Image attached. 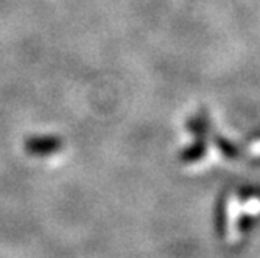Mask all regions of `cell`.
I'll return each mask as SVG.
<instances>
[{"mask_svg": "<svg viewBox=\"0 0 260 258\" xmlns=\"http://www.w3.org/2000/svg\"><path fill=\"white\" fill-rule=\"evenodd\" d=\"M239 227H240L242 232H249L251 227H252V219L249 216H243L242 221H240V224H239Z\"/></svg>", "mask_w": 260, "mask_h": 258, "instance_id": "obj_1", "label": "cell"}]
</instances>
